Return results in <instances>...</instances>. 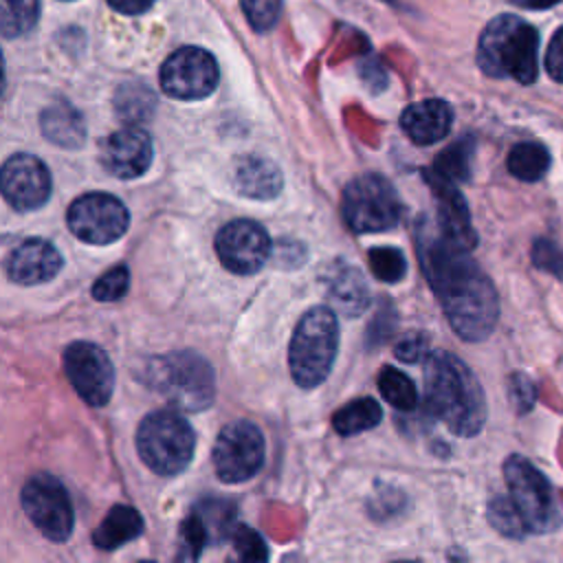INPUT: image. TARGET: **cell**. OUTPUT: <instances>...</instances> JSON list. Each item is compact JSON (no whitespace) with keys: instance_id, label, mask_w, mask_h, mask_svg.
I'll use <instances>...</instances> for the list:
<instances>
[{"instance_id":"obj_1","label":"cell","mask_w":563,"mask_h":563,"mask_svg":"<svg viewBox=\"0 0 563 563\" xmlns=\"http://www.w3.org/2000/svg\"><path fill=\"white\" fill-rule=\"evenodd\" d=\"M416 249L420 268L455 334L464 341L486 339L499 317L497 290L488 275L429 218L416 224Z\"/></svg>"},{"instance_id":"obj_2","label":"cell","mask_w":563,"mask_h":563,"mask_svg":"<svg viewBox=\"0 0 563 563\" xmlns=\"http://www.w3.org/2000/svg\"><path fill=\"white\" fill-rule=\"evenodd\" d=\"M424 400L429 411L455 435H475L486 422V400L477 376L455 354L438 350L424 358Z\"/></svg>"},{"instance_id":"obj_3","label":"cell","mask_w":563,"mask_h":563,"mask_svg":"<svg viewBox=\"0 0 563 563\" xmlns=\"http://www.w3.org/2000/svg\"><path fill=\"white\" fill-rule=\"evenodd\" d=\"M537 51L539 33L534 26L517 15L504 13L484 26L477 44V64L488 77H510L519 84H532L539 73Z\"/></svg>"},{"instance_id":"obj_4","label":"cell","mask_w":563,"mask_h":563,"mask_svg":"<svg viewBox=\"0 0 563 563\" xmlns=\"http://www.w3.org/2000/svg\"><path fill=\"white\" fill-rule=\"evenodd\" d=\"M145 380L178 411H202L216 396V376L211 365L191 350L152 358L145 367Z\"/></svg>"},{"instance_id":"obj_5","label":"cell","mask_w":563,"mask_h":563,"mask_svg":"<svg viewBox=\"0 0 563 563\" xmlns=\"http://www.w3.org/2000/svg\"><path fill=\"white\" fill-rule=\"evenodd\" d=\"M339 347V323L330 308L314 306L297 323L288 345V365L295 383L312 389L330 374Z\"/></svg>"},{"instance_id":"obj_6","label":"cell","mask_w":563,"mask_h":563,"mask_svg":"<svg viewBox=\"0 0 563 563\" xmlns=\"http://www.w3.org/2000/svg\"><path fill=\"white\" fill-rule=\"evenodd\" d=\"M196 435L191 424L172 409L147 413L136 429L141 460L158 475H176L194 457Z\"/></svg>"},{"instance_id":"obj_7","label":"cell","mask_w":563,"mask_h":563,"mask_svg":"<svg viewBox=\"0 0 563 563\" xmlns=\"http://www.w3.org/2000/svg\"><path fill=\"white\" fill-rule=\"evenodd\" d=\"M504 479L526 532L545 534L561 526L563 512L550 482L526 457L510 455L504 462Z\"/></svg>"},{"instance_id":"obj_8","label":"cell","mask_w":563,"mask_h":563,"mask_svg":"<svg viewBox=\"0 0 563 563\" xmlns=\"http://www.w3.org/2000/svg\"><path fill=\"white\" fill-rule=\"evenodd\" d=\"M341 211L354 233L389 231L400 222L402 202L394 185L378 174H363L343 189Z\"/></svg>"},{"instance_id":"obj_9","label":"cell","mask_w":563,"mask_h":563,"mask_svg":"<svg viewBox=\"0 0 563 563\" xmlns=\"http://www.w3.org/2000/svg\"><path fill=\"white\" fill-rule=\"evenodd\" d=\"M266 455L262 431L249 420L229 422L213 444L216 475L227 484H240L260 473Z\"/></svg>"},{"instance_id":"obj_10","label":"cell","mask_w":563,"mask_h":563,"mask_svg":"<svg viewBox=\"0 0 563 563\" xmlns=\"http://www.w3.org/2000/svg\"><path fill=\"white\" fill-rule=\"evenodd\" d=\"M22 508L33 526L51 541L73 534L75 512L64 484L51 473H35L22 486Z\"/></svg>"},{"instance_id":"obj_11","label":"cell","mask_w":563,"mask_h":563,"mask_svg":"<svg viewBox=\"0 0 563 563\" xmlns=\"http://www.w3.org/2000/svg\"><path fill=\"white\" fill-rule=\"evenodd\" d=\"M66 222L70 233L81 242L110 244L128 231L130 211L117 196L90 191L70 202Z\"/></svg>"},{"instance_id":"obj_12","label":"cell","mask_w":563,"mask_h":563,"mask_svg":"<svg viewBox=\"0 0 563 563\" xmlns=\"http://www.w3.org/2000/svg\"><path fill=\"white\" fill-rule=\"evenodd\" d=\"M220 79L213 55L198 46L174 51L161 66V88L165 95L183 101L209 97Z\"/></svg>"},{"instance_id":"obj_13","label":"cell","mask_w":563,"mask_h":563,"mask_svg":"<svg viewBox=\"0 0 563 563\" xmlns=\"http://www.w3.org/2000/svg\"><path fill=\"white\" fill-rule=\"evenodd\" d=\"M64 372L84 402L103 407L114 389V367L110 356L90 341H75L64 350Z\"/></svg>"},{"instance_id":"obj_14","label":"cell","mask_w":563,"mask_h":563,"mask_svg":"<svg viewBox=\"0 0 563 563\" xmlns=\"http://www.w3.org/2000/svg\"><path fill=\"white\" fill-rule=\"evenodd\" d=\"M216 253L231 273L253 275L271 255V238L255 220H231L216 235Z\"/></svg>"},{"instance_id":"obj_15","label":"cell","mask_w":563,"mask_h":563,"mask_svg":"<svg viewBox=\"0 0 563 563\" xmlns=\"http://www.w3.org/2000/svg\"><path fill=\"white\" fill-rule=\"evenodd\" d=\"M0 194L18 211L40 209L51 196V172L33 154H13L0 167Z\"/></svg>"},{"instance_id":"obj_16","label":"cell","mask_w":563,"mask_h":563,"mask_svg":"<svg viewBox=\"0 0 563 563\" xmlns=\"http://www.w3.org/2000/svg\"><path fill=\"white\" fill-rule=\"evenodd\" d=\"M152 139L139 125H125L101 143V165L117 178H136L152 165Z\"/></svg>"},{"instance_id":"obj_17","label":"cell","mask_w":563,"mask_h":563,"mask_svg":"<svg viewBox=\"0 0 563 563\" xmlns=\"http://www.w3.org/2000/svg\"><path fill=\"white\" fill-rule=\"evenodd\" d=\"M422 176H424V183L435 194V202H438L435 224L446 238H451L455 244L471 251L477 244V233L473 229L466 200L457 191L455 183L442 178L433 169H422Z\"/></svg>"},{"instance_id":"obj_18","label":"cell","mask_w":563,"mask_h":563,"mask_svg":"<svg viewBox=\"0 0 563 563\" xmlns=\"http://www.w3.org/2000/svg\"><path fill=\"white\" fill-rule=\"evenodd\" d=\"M62 253L48 240L42 238H29L20 242L4 262L9 279L22 286L51 282L62 271Z\"/></svg>"},{"instance_id":"obj_19","label":"cell","mask_w":563,"mask_h":563,"mask_svg":"<svg viewBox=\"0 0 563 563\" xmlns=\"http://www.w3.org/2000/svg\"><path fill=\"white\" fill-rule=\"evenodd\" d=\"M453 123V108L442 99H424L411 103L400 114L402 132L418 145L442 141Z\"/></svg>"},{"instance_id":"obj_20","label":"cell","mask_w":563,"mask_h":563,"mask_svg":"<svg viewBox=\"0 0 563 563\" xmlns=\"http://www.w3.org/2000/svg\"><path fill=\"white\" fill-rule=\"evenodd\" d=\"M235 189L255 200H271L282 191V169L264 156H242L233 169Z\"/></svg>"},{"instance_id":"obj_21","label":"cell","mask_w":563,"mask_h":563,"mask_svg":"<svg viewBox=\"0 0 563 563\" xmlns=\"http://www.w3.org/2000/svg\"><path fill=\"white\" fill-rule=\"evenodd\" d=\"M40 125L44 136L64 150H77L86 141L84 117L68 101H55L46 106L40 117Z\"/></svg>"},{"instance_id":"obj_22","label":"cell","mask_w":563,"mask_h":563,"mask_svg":"<svg viewBox=\"0 0 563 563\" xmlns=\"http://www.w3.org/2000/svg\"><path fill=\"white\" fill-rule=\"evenodd\" d=\"M328 295L345 317H358L369 306V288L365 277L350 264H339L325 282Z\"/></svg>"},{"instance_id":"obj_23","label":"cell","mask_w":563,"mask_h":563,"mask_svg":"<svg viewBox=\"0 0 563 563\" xmlns=\"http://www.w3.org/2000/svg\"><path fill=\"white\" fill-rule=\"evenodd\" d=\"M143 532V517L128 504H117L92 532V543L99 550H117Z\"/></svg>"},{"instance_id":"obj_24","label":"cell","mask_w":563,"mask_h":563,"mask_svg":"<svg viewBox=\"0 0 563 563\" xmlns=\"http://www.w3.org/2000/svg\"><path fill=\"white\" fill-rule=\"evenodd\" d=\"M114 110H117V117L128 125L145 123L152 119L156 110V95L147 84L125 81L117 88Z\"/></svg>"},{"instance_id":"obj_25","label":"cell","mask_w":563,"mask_h":563,"mask_svg":"<svg viewBox=\"0 0 563 563\" xmlns=\"http://www.w3.org/2000/svg\"><path fill=\"white\" fill-rule=\"evenodd\" d=\"M383 418V409L380 405L365 396V398H356L352 402H347L345 407H341L334 416H332V427L339 435L347 438V435H356L361 431L374 429Z\"/></svg>"},{"instance_id":"obj_26","label":"cell","mask_w":563,"mask_h":563,"mask_svg":"<svg viewBox=\"0 0 563 563\" xmlns=\"http://www.w3.org/2000/svg\"><path fill=\"white\" fill-rule=\"evenodd\" d=\"M473 158H475V139L462 136L435 156V163L431 169L451 183H466L473 172Z\"/></svg>"},{"instance_id":"obj_27","label":"cell","mask_w":563,"mask_h":563,"mask_svg":"<svg viewBox=\"0 0 563 563\" xmlns=\"http://www.w3.org/2000/svg\"><path fill=\"white\" fill-rule=\"evenodd\" d=\"M550 167V152L537 141L519 143L508 154V172L526 183L539 180Z\"/></svg>"},{"instance_id":"obj_28","label":"cell","mask_w":563,"mask_h":563,"mask_svg":"<svg viewBox=\"0 0 563 563\" xmlns=\"http://www.w3.org/2000/svg\"><path fill=\"white\" fill-rule=\"evenodd\" d=\"M378 391L385 402H389L398 411H413L418 402V391L413 380L394 367H383L378 374Z\"/></svg>"},{"instance_id":"obj_29","label":"cell","mask_w":563,"mask_h":563,"mask_svg":"<svg viewBox=\"0 0 563 563\" xmlns=\"http://www.w3.org/2000/svg\"><path fill=\"white\" fill-rule=\"evenodd\" d=\"M37 15L40 0H0V35H24L35 26Z\"/></svg>"},{"instance_id":"obj_30","label":"cell","mask_w":563,"mask_h":563,"mask_svg":"<svg viewBox=\"0 0 563 563\" xmlns=\"http://www.w3.org/2000/svg\"><path fill=\"white\" fill-rule=\"evenodd\" d=\"M200 517L209 541H222L233 530V506L220 499H207L194 508Z\"/></svg>"},{"instance_id":"obj_31","label":"cell","mask_w":563,"mask_h":563,"mask_svg":"<svg viewBox=\"0 0 563 563\" xmlns=\"http://www.w3.org/2000/svg\"><path fill=\"white\" fill-rule=\"evenodd\" d=\"M367 260L374 277H378L385 284H396L407 275V260L402 251L394 246H374L367 253Z\"/></svg>"},{"instance_id":"obj_32","label":"cell","mask_w":563,"mask_h":563,"mask_svg":"<svg viewBox=\"0 0 563 563\" xmlns=\"http://www.w3.org/2000/svg\"><path fill=\"white\" fill-rule=\"evenodd\" d=\"M488 521L504 537L519 539V537L526 534V528H523V523H521V519H519V515H517L508 495H497L488 501Z\"/></svg>"},{"instance_id":"obj_33","label":"cell","mask_w":563,"mask_h":563,"mask_svg":"<svg viewBox=\"0 0 563 563\" xmlns=\"http://www.w3.org/2000/svg\"><path fill=\"white\" fill-rule=\"evenodd\" d=\"M128 288H130V271L125 264H117L92 284V297L97 301H117L125 297Z\"/></svg>"},{"instance_id":"obj_34","label":"cell","mask_w":563,"mask_h":563,"mask_svg":"<svg viewBox=\"0 0 563 563\" xmlns=\"http://www.w3.org/2000/svg\"><path fill=\"white\" fill-rule=\"evenodd\" d=\"M231 539H233V550L242 561L255 563V561H266L268 559V550L264 539L249 526H233L231 530Z\"/></svg>"},{"instance_id":"obj_35","label":"cell","mask_w":563,"mask_h":563,"mask_svg":"<svg viewBox=\"0 0 563 563\" xmlns=\"http://www.w3.org/2000/svg\"><path fill=\"white\" fill-rule=\"evenodd\" d=\"M240 2L249 24L255 31L264 33L277 24L282 13V0H240Z\"/></svg>"},{"instance_id":"obj_36","label":"cell","mask_w":563,"mask_h":563,"mask_svg":"<svg viewBox=\"0 0 563 563\" xmlns=\"http://www.w3.org/2000/svg\"><path fill=\"white\" fill-rule=\"evenodd\" d=\"M532 264L539 271H545L563 282V251L548 238H537L530 251Z\"/></svg>"},{"instance_id":"obj_37","label":"cell","mask_w":563,"mask_h":563,"mask_svg":"<svg viewBox=\"0 0 563 563\" xmlns=\"http://www.w3.org/2000/svg\"><path fill=\"white\" fill-rule=\"evenodd\" d=\"M180 541H183V552L178 559H198L202 548L209 543V534L196 512H191L180 528Z\"/></svg>"},{"instance_id":"obj_38","label":"cell","mask_w":563,"mask_h":563,"mask_svg":"<svg viewBox=\"0 0 563 563\" xmlns=\"http://www.w3.org/2000/svg\"><path fill=\"white\" fill-rule=\"evenodd\" d=\"M508 394H510V402L519 413H526L532 409L534 398H537V387L534 383L523 374V372H515L508 378Z\"/></svg>"},{"instance_id":"obj_39","label":"cell","mask_w":563,"mask_h":563,"mask_svg":"<svg viewBox=\"0 0 563 563\" xmlns=\"http://www.w3.org/2000/svg\"><path fill=\"white\" fill-rule=\"evenodd\" d=\"M429 339L422 332H411L405 334L398 343H396V358H400L402 363H420L427 358L429 354Z\"/></svg>"},{"instance_id":"obj_40","label":"cell","mask_w":563,"mask_h":563,"mask_svg":"<svg viewBox=\"0 0 563 563\" xmlns=\"http://www.w3.org/2000/svg\"><path fill=\"white\" fill-rule=\"evenodd\" d=\"M545 68L552 79L563 84V26L550 40V46L545 53Z\"/></svg>"},{"instance_id":"obj_41","label":"cell","mask_w":563,"mask_h":563,"mask_svg":"<svg viewBox=\"0 0 563 563\" xmlns=\"http://www.w3.org/2000/svg\"><path fill=\"white\" fill-rule=\"evenodd\" d=\"M108 4L121 13L136 15V13L147 11L154 4V0H108Z\"/></svg>"},{"instance_id":"obj_42","label":"cell","mask_w":563,"mask_h":563,"mask_svg":"<svg viewBox=\"0 0 563 563\" xmlns=\"http://www.w3.org/2000/svg\"><path fill=\"white\" fill-rule=\"evenodd\" d=\"M510 2L515 7H521V9H548V7H554L561 0H510Z\"/></svg>"},{"instance_id":"obj_43","label":"cell","mask_w":563,"mask_h":563,"mask_svg":"<svg viewBox=\"0 0 563 563\" xmlns=\"http://www.w3.org/2000/svg\"><path fill=\"white\" fill-rule=\"evenodd\" d=\"M4 59H2V53H0V95H2V90H4Z\"/></svg>"}]
</instances>
